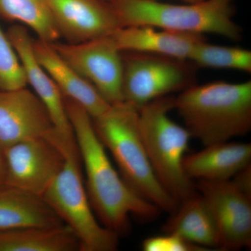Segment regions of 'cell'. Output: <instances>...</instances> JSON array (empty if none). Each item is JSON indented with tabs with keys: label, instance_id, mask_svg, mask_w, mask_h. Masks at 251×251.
<instances>
[{
	"label": "cell",
	"instance_id": "6da1fadb",
	"mask_svg": "<svg viewBox=\"0 0 251 251\" xmlns=\"http://www.w3.org/2000/svg\"><path fill=\"white\" fill-rule=\"evenodd\" d=\"M66 110L85 171V187L92 209L104 227L118 234L128 233L130 216L152 221L161 210L132 189L115 171L85 109L64 97Z\"/></svg>",
	"mask_w": 251,
	"mask_h": 251
},
{
	"label": "cell",
	"instance_id": "7a4b0ae2",
	"mask_svg": "<svg viewBox=\"0 0 251 251\" xmlns=\"http://www.w3.org/2000/svg\"><path fill=\"white\" fill-rule=\"evenodd\" d=\"M174 110L204 146L229 141L251 129V81L195 84L175 97Z\"/></svg>",
	"mask_w": 251,
	"mask_h": 251
},
{
	"label": "cell",
	"instance_id": "3957f363",
	"mask_svg": "<svg viewBox=\"0 0 251 251\" xmlns=\"http://www.w3.org/2000/svg\"><path fill=\"white\" fill-rule=\"evenodd\" d=\"M97 136L116 162L128 186L160 210L172 214L179 204L163 188L149 160L140 134L139 110L126 102L111 105L92 119Z\"/></svg>",
	"mask_w": 251,
	"mask_h": 251
},
{
	"label": "cell",
	"instance_id": "277c9868",
	"mask_svg": "<svg viewBox=\"0 0 251 251\" xmlns=\"http://www.w3.org/2000/svg\"><path fill=\"white\" fill-rule=\"evenodd\" d=\"M121 27L151 26L158 29L214 34L238 41L242 29L233 21L234 0H202L178 5L159 0H112Z\"/></svg>",
	"mask_w": 251,
	"mask_h": 251
},
{
	"label": "cell",
	"instance_id": "5b68a950",
	"mask_svg": "<svg viewBox=\"0 0 251 251\" xmlns=\"http://www.w3.org/2000/svg\"><path fill=\"white\" fill-rule=\"evenodd\" d=\"M174 109L175 97L171 95L151 100L139 110V126L157 179L179 204L197 190L183 168L191 136L184 126L170 118L169 112Z\"/></svg>",
	"mask_w": 251,
	"mask_h": 251
},
{
	"label": "cell",
	"instance_id": "8992f818",
	"mask_svg": "<svg viewBox=\"0 0 251 251\" xmlns=\"http://www.w3.org/2000/svg\"><path fill=\"white\" fill-rule=\"evenodd\" d=\"M61 150L65 163L43 199L76 235L80 251H116L120 236L97 221L91 205L78 148L64 147Z\"/></svg>",
	"mask_w": 251,
	"mask_h": 251
},
{
	"label": "cell",
	"instance_id": "52a82bcc",
	"mask_svg": "<svg viewBox=\"0 0 251 251\" xmlns=\"http://www.w3.org/2000/svg\"><path fill=\"white\" fill-rule=\"evenodd\" d=\"M124 101L140 110L151 100L196 84L198 68L183 60L138 52H122Z\"/></svg>",
	"mask_w": 251,
	"mask_h": 251
},
{
	"label": "cell",
	"instance_id": "ba28073f",
	"mask_svg": "<svg viewBox=\"0 0 251 251\" xmlns=\"http://www.w3.org/2000/svg\"><path fill=\"white\" fill-rule=\"evenodd\" d=\"M54 49L90 82L110 105L124 102L123 58L112 36L80 44L52 43Z\"/></svg>",
	"mask_w": 251,
	"mask_h": 251
},
{
	"label": "cell",
	"instance_id": "9c48e42d",
	"mask_svg": "<svg viewBox=\"0 0 251 251\" xmlns=\"http://www.w3.org/2000/svg\"><path fill=\"white\" fill-rule=\"evenodd\" d=\"M5 185L42 198L62 171L65 156L48 137L15 144L4 150Z\"/></svg>",
	"mask_w": 251,
	"mask_h": 251
},
{
	"label": "cell",
	"instance_id": "30bf717a",
	"mask_svg": "<svg viewBox=\"0 0 251 251\" xmlns=\"http://www.w3.org/2000/svg\"><path fill=\"white\" fill-rule=\"evenodd\" d=\"M196 190L210 208L219 231V251L251 247V198L231 180H198Z\"/></svg>",
	"mask_w": 251,
	"mask_h": 251
},
{
	"label": "cell",
	"instance_id": "8fae6325",
	"mask_svg": "<svg viewBox=\"0 0 251 251\" xmlns=\"http://www.w3.org/2000/svg\"><path fill=\"white\" fill-rule=\"evenodd\" d=\"M60 37L80 44L112 36L120 29L111 3L107 0H49Z\"/></svg>",
	"mask_w": 251,
	"mask_h": 251
},
{
	"label": "cell",
	"instance_id": "7c38bea8",
	"mask_svg": "<svg viewBox=\"0 0 251 251\" xmlns=\"http://www.w3.org/2000/svg\"><path fill=\"white\" fill-rule=\"evenodd\" d=\"M54 129L44 104L27 87L0 90V147L47 137Z\"/></svg>",
	"mask_w": 251,
	"mask_h": 251
},
{
	"label": "cell",
	"instance_id": "4fadbf2b",
	"mask_svg": "<svg viewBox=\"0 0 251 251\" xmlns=\"http://www.w3.org/2000/svg\"><path fill=\"white\" fill-rule=\"evenodd\" d=\"M6 35L17 53L29 84L44 104L53 123L54 129L62 139L69 143L76 141L66 110L64 97L55 82L36 59L33 50L34 39L25 26L15 25Z\"/></svg>",
	"mask_w": 251,
	"mask_h": 251
},
{
	"label": "cell",
	"instance_id": "5bb4252c",
	"mask_svg": "<svg viewBox=\"0 0 251 251\" xmlns=\"http://www.w3.org/2000/svg\"><path fill=\"white\" fill-rule=\"evenodd\" d=\"M33 50L38 62L55 82L64 97L79 104L92 119L110 108L111 105L59 55L52 43L34 39Z\"/></svg>",
	"mask_w": 251,
	"mask_h": 251
},
{
	"label": "cell",
	"instance_id": "9a60e30c",
	"mask_svg": "<svg viewBox=\"0 0 251 251\" xmlns=\"http://www.w3.org/2000/svg\"><path fill=\"white\" fill-rule=\"evenodd\" d=\"M122 52L160 54L189 60L193 50L205 37L202 34L156 29L151 26L122 27L112 35Z\"/></svg>",
	"mask_w": 251,
	"mask_h": 251
},
{
	"label": "cell",
	"instance_id": "2e32d148",
	"mask_svg": "<svg viewBox=\"0 0 251 251\" xmlns=\"http://www.w3.org/2000/svg\"><path fill=\"white\" fill-rule=\"evenodd\" d=\"M251 161V144L224 142L206 145L201 151L185 155L183 168L192 180H230Z\"/></svg>",
	"mask_w": 251,
	"mask_h": 251
},
{
	"label": "cell",
	"instance_id": "e0dca14e",
	"mask_svg": "<svg viewBox=\"0 0 251 251\" xmlns=\"http://www.w3.org/2000/svg\"><path fill=\"white\" fill-rule=\"evenodd\" d=\"M164 233H176L208 251L219 250L217 225L210 208L201 193L180 203L163 226Z\"/></svg>",
	"mask_w": 251,
	"mask_h": 251
},
{
	"label": "cell",
	"instance_id": "ac0fdd59",
	"mask_svg": "<svg viewBox=\"0 0 251 251\" xmlns=\"http://www.w3.org/2000/svg\"><path fill=\"white\" fill-rule=\"evenodd\" d=\"M63 224L42 198L6 185L0 187V231Z\"/></svg>",
	"mask_w": 251,
	"mask_h": 251
},
{
	"label": "cell",
	"instance_id": "d6986e66",
	"mask_svg": "<svg viewBox=\"0 0 251 251\" xmlns=\"http://www.w3.org/2000/svg\"><path fill=\"white\" fill-rule=\"evenodd\" d=\"M80 251L76 235L67 225L0 231V251Z\"/></svg>",
	"mask_w": 251,
	"mask_h": 251
},
{
	"label": "cell",
	"instance_id": "ffe728a7",
	"mask_svg": "<svg viewBox=\"0 0 251 251\" xmlns=\"http://www.w3.org/2000/svg\"><path fill=\"white\" fill-rule=\"evenodd\" d=\"M0 16L29 28L40 40L54 43L60 38L49 0H0Z\"/></svg>",
	"mask_w": 251,
	"mask_h": 251
},
{
	"label": "cell",
	"instance_id": "44dd1931",
	"mask_svg": "<svg viewBox=\"0 0 251 251\" xmlns=\"http://www.w3.org/2000/svg\"><path fill=\"white\" fill-rule=\"evenodd\" d=\"M189 61L196 67L235 69L251 73V52L238 47L213 45L205 40L198 43Z\"/></svg>",
	"mask_w": 251,
	"mask_h": 251
},
{
	"label": "cell",
	"instance_id": "7402d4cb",
	"mask_svg": "<svg viewBox=\"0 0 251 251\" xmlns=\"http://www.w3.org/2000/svg\"><path fill=\"white\" fill-rule=\"evenodd\" d=\"M22 64L6 34L0 27V90L27 87Z\"/></svg>",
	"mask_w": 251,
	"mask_h": 251
},
{
	"label": "cell",
	"instance_id": "603a6c76",
	"mask_svg": "<svg viewBox=\"0 0 251 251\" xmlns=\"http://www.w3.org/2000/svg\"><path fill=\"white\" fill-rule=\"evenodd\" d=\"M142 249L145 251H209L176 233L147 238L142 244Z\"/></svg>",
	"mask_w": 251,
	"mask_h": 251
},
{
	"label": "cell",
	"instance_id": "cb8c5ba5",
	"mask_svg": "<svg viewBox=\"0 0 251 251\" xmlns=\"http://www.w3.org/2000/svg\"><path fill=\"white\" fill-rule=\"evenodd\" d=\"M230 180L241 192L251 198V163L238 172Z\"/></svg>",
	"mask_w": 251,
	"mask_h": 251
},
{
	"label": "cell",
	"instance_id": "d4e9b609",
	"mask_svg": "<svg viewBox=\"0 0 251 251\" xmlns=\"http://www.w3.org/2000/svg\"><path fill=\"white\" fill-rule=\"evenodd\" d=\"M6 181V161L4 150L0 147V187L5 186Z\"/></svg>",
	"mask_w": 251,
	"mask_h": 251
},
{
	"label": "cell",
	"instance_id": "484cf974",
	"mask_svg": "<svg viewBox=\"0 0 251 251\" xmlns=\"http://www.w3.org/2000/svg\"><path fill=\"white\" fill-rule=\"evenodd\" d=\"M187 4H193V3L199 2V1H202V0H183Z\"/></svg>",
	"mask_w": 251,
	"mask_h": 251
},
{
	"label": "cell",
	"instance_id": "4316f807",
	"mask_svg": "<svg viewBox=\"0 0 251 251\" xmlns=\"http://www.w3.org/2000/svg\"><path fill=\"white\" fill-rule=\"evenodd\" d=\"M107 1H112V0H107Z\"/></svg>",
	"mask_w": 251,
	"mask_h": 251
}]
</instances>
